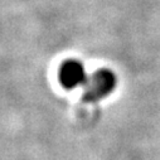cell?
<instances>
[{"mask_svg": "<svg viewBox=\"0 0 160 160\" xmlns=\"http://www.w3.org/2000/svg\"><path fill=\"white\" fill-rule=\"evenodd\" d=\"M117 85L116 74L108 68H100L92 73L83 86V100L98 102L113 92Z\"/></svg>", "mask_w": 160, "mask_h": 160, "instance_id": "1", "label": "cell"}, {"mask_svg": "<svg viewBox=\"0 0 160 160\" xmlns=\"http://www.w3.org/2000/svg\"><path fill=\"white\" fill-rule=\"evenodd\" d=\"M87 79L88 76L86 73V68L78 59H68L61 66L59 81L66 88L72 90L85 86Z\"/></svg>", "mask_w": 160, "mask_h": 160, "instance_id": "2", "label": "cell"}]
</instances>
